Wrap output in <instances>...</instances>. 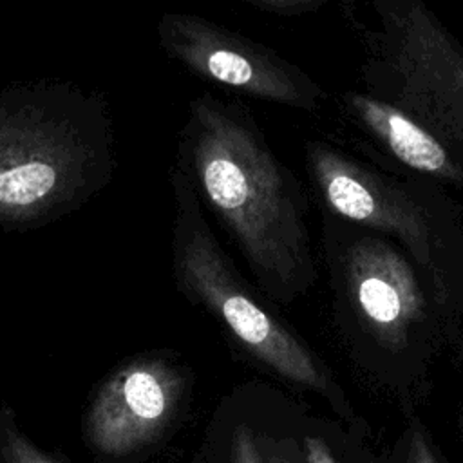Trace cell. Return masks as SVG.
<instances>
[{
	"mask_svg": "<svg viewBox=\"0 0 463 463\" xmlns=\"http://www.w3.org/2000/svg\"><path fill=\"white\" fill-rule=\"evenodd\" d=\"M175 166L271 304L291 306L313 289L318 266L304 186L248 107L210 92L192 98Z\"/></svg>",
	"mask_w": 463,
	"mask_h": 463,
	"instance_id": "1",
	"label": "cell"
},
{
	"mask_svg": "<svg viewBox=\"0 0 463 463\" xmlns=\"http://www.w3.org/2000/svg\"><path fill=\"white\" fill-rule=\"evenodd\" d=\"M320 242L333 327L354 360L411 376L458 345L463 327L394 241L320 208Z\"/></svg>",
	"mask_w": 463,
	"mask_h": 463,
	"instance_id": "2",
	"label": "cell"
},
{
	"mask_svg": "<svg viewBox=\"0 0 463 463\" xmlns=\"http://www.w3.org/2000/svg\"><path fill=\"white\" fill-rule=\"evenodd\" d=\"M114 172L105 99L71 83L0 90V228L34 230L87 203Z\"/></svg>",
	"mask_w": 463,
	"mask_h": 463,
	"instance_id": "3",
	"label": "cell"
},
{
	"mask_svg": "<svg viewBox=\"0 0 463 463\" xmlns=\"http://www.w3.org/2000/svg\"><path fill=\"white\" fill-rule=\"evenodd\" d=\"M304 165L320 208L394 241L463 327V213L447 190L327 139L304 145Z\"/></svg>",
	"mask_w": 463,
	"mask_h": 463,
	"instance_id": "4",
	"label": "cell"
},
{
	"mask_svg": "<svg viewBox=\"0 0 463 463\" xmlns=\"http://www.w3.org/2000/svg\"><path fill=\"white\" fill-rule=\"evenodd\" d=\"M170 186L172 275L179 293L208 313L253 362L293 385L335 398L338 391L327 365L237 269L215 237L192 183L175 165Z\"/></svg>",
	"mask_w": 463,
	"mask_h": 463,
	"instance_id": "5",
	"label": "cell"
},
{
	"mask_svg": "<svg viewBox=\"0 0 463 463\" xmlns=\"http://www.w3.org/2000/svg\"><path fill=\"white\" fill-rule=\"evenodd\" d=\"M364 90L400 109L463 163V42L420 0L345 4Z\"/></svg>",
	"mask_w": 463,
	"mask_h": 463,
	"instance_id": "6",
	"label": "cell"
},
{
	"mask_svg": "<svg viewBox=\"0 0 463 463\" xmlns=\"http://www.w3.org/2000/svg\"><path fill=\"white\" fill-rule=\"evenodd\" d=\"M163 51L192 74L237 94L317 112L327 92L288 58L192 13H165L157 24Z\"/></svg>",
	"mask_w": 463,
	"mask_h": 463,
	"instance_id": "7",
	"label": "cell"
},
{
	"mask_svg": "<svg viewBox=\"0 0 463 463\" xmlns=\"http://www.w3.org/2000/svg\"><path fill=\"white\" fill-rule=\"evenodd\" d=\"M188 380V371L181 364L159 353L123 362L101 382L89 405V443L112 458L148 445L174 420Z\"/></svg>",
	"mask_w": 463,
	"mask_h": 463,
	"instance_id": "8",
	"label": "cell"
},
{
	"mask_svg": "<svg viewBox=\"0 0 463 463\" xmlns=\"http://www.w3.org/2000/svg\"><path fill=\"white\" fill-rule=\"evenodd\" d=\"M342 109L354 127L374 145L383 161L427 177L441 188L463 192V163L427 128L400 109L367 90H345Z\"/></svg>",
	"mask_w": 463,
	"mask_h": 463,
	"instance_id": "9",
	"label": "cell"
},
{
	"mask_svg": "<svg viewBox=\"0 0 463 463\" xmlns=\"http://www.w3.org/2000/svg\"><path fill=\"white\" fill-rule=\"evenodd\" d=\"M0 456L4 463H54L18 430L5 407H0Z\"/></svg>",
	"mask_w": 463,
	"mask_h": 463,
	"instance_id": "10",
	"label": "cell"
},
{
	"mask_svg": "<svg viewBox=\"0 0 463 463\" xmlns=\"http://www.w3.org/2000/svg\"><path fill=\"white\" fill-rule=\"evenodd\" d=\"M251 9L262 14L297 18L320 11L327 0H242Z\"/></svg>",
	"mask_w": 463,
	"mask_h": 463,
	"instance_id": "11",
	"label": "cell"
},
{
	"mask_svg": "<svg viewBox=\"0 0 463 463\" xmlns=\"http://www.w3.org/2000/svg\"><path fill=\"white\" fill-rule=\"evenodd\" d=\"M230 463H266L260 454L257 436L251 430V427L246 423H239L232 432ZM271 463H279V461L273 459Z\"/></svg>",
	"mask_w": 463,
	"mask_h": 463,
	"instance_id": "12",
	"label": "cell"
},
{
	"mask_svg": "<svg viewBox=\"0 0 463 463\" xmlns=\"http://www.w3.org/2000/svg\"><path fill=\"white\" fill-rule=\"evenodd\" d=\"M405 463H438L425 434L420 429L411 430L409 443H407V458Z\"/></svg>",
	"mask_w": 463,
	"mask_h": 463,
	"instance_id": "13",
	"label": "cell"
},
{
	"mask_svg": "<svg viewBox=\"0 0 463 463\" xmlns=\"http://www.w3.org/2000/svg\"><path fill=\"white\" fill-rule=\"evenodd\" d=\"M304 459L306 463H338L327 443L317 436L304 438Z\"/></svg>",
	"mask_w": 463,
	"mask_h": 463,
	"instance_id": "14",
	"label": "cell"
},
{
	"mask_svg": "<svg viewBox=\"0 0 463 463\" xmlns=\"http://www.w3.org/2000/svg\"><path fill=\"white\" fill-rule=\"evenodd\" d=\"M458 345L463 349V333H461V338H459V342H458Z\"/></svg>",
	"mask_w": 463,
	"mask_h": 463,
	"instance_id": "15",
	"label": "cell"
}]
</instances>
